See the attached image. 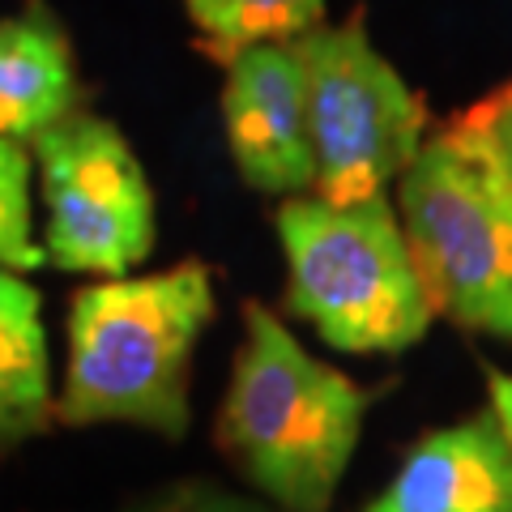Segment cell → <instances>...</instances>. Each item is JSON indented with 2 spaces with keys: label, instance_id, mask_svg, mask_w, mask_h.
Here are the masks:
<instances>
[{
  "label": "cell",
  "instance_id": "obj_1",
  "mask_svg": "<svg viewBox=\"0 0 512 512\" xmlns=\"http://www.w3.org/2000/svg\"><path fill=\"white\" fill-rule=\"evenodd\" d=\"M372 397L342 367L316 359L282 316L248 299L214 440L261 500L282 512H329Z\"/></svg>",
  "mask_w": 512,
  "mask_h": 512
},
{
  "label": "cell",
  "instance_id": "obj_2",
  "mask_svg": "<svg viewBox=\"0 0 512 512\" xmlns=\"http://www.w3.org/2000/svg\"><path fill=\"white\" fill-rule=\"evenodd\" d=\"M214 316V274L205 261L82 286L69 303V363L56 423H128L184 440L192 423V350Z\"/></svg>",
  "mask_w": 512,
  "mask_h": 512
},
{
  "label": "cell",
  "instance_id": "obj_3",
  "mask_svg": "<svg viewBox=\"0 0 512 512\" xmlns=\"http://www.w3.org/2000/svg\"><path fill=\"white\" fill-rule=\"evenodd\" d=\"M393 188L431 312L512 342V167L483 116L436 124Z\"/></svg>",
  "mask_w": 512,
  "mask_h": 512
},
{
  "label": "cell",
  "instance_id": "obj_4",
  "mask_svg": "<svg viewBox=\"0 0 512 512\" xmlns=\"http://www.w3.org/2000/svg\"><path fill=\"white\" fill-rule=\"evenodd\" d=\"M274 227L286 256V312L342 355H397L427 338L431 299L389 197L333 205L291 197Z\"/></svg>",
  "mask_w": 512,
  "mask_h": 512
},
{
  "label": "cell",
  "instance_id": "obj_5",
  "mask_svg": "<svg viewBox=\"0 0 512 512\" xmlns=\"http://www.w3.org/2000/svg\"><path fill=\"white\" fill-rule=\"evenodd\" d=\"M316 154V197L355 205L389 197L431 133L423 94L367 35L363 13L325 22L295 43Z\"/></svg>",
  "mask_w": 512,
  "mask_h": 512
},
{
  "label": "cell",
  "instance_id": "obj_6",
  "mask_svg": "<svg viewBox=\"0 0 512 512\" xmlns=\"http://www.w3.org/2000/svg\"><path fill=\"white\" fill-rule=\"evenodd\" d=\"M47 205L43 256L64 274L128 278L154 252V188L111 120L73 111L30 141Z\"/></svg>",
  "mask_w": 512,
  "mask_h": 512
},
{
  "label": "cell",
  "instance_id": "obj_7",
  "mask_svg": "<svg viewBox=\"0 0 512 512\" xmlns=\"http://www.w3.org/2000/svg\"><path fill=\"white\" fill-rule=\"evenodd\" d=\"M222 133L239 180L252 192L291 201L316 188V154L295 43L252 47L227 64Z\"/></svg>",
  "mask_w": 512,
  "mask_h": 512
},
{
  "label": "cell",
  "instance_id": "obj_8",
  "mask_svg": "<svg viewBox=\"0 0 512 512\" xmlns=\"http://www.w3.org/2000/svg\"><path fill=\"white\" fill-rule=\"evenodd\" d=\"M363 512H512V427L487 406L436 427Z\"/></svg>",
  "mask_w": 512,
  "mask_h": 512
},
{
  "label": "cell",
  "instance_id": "obj_9",
  "mask_svg": "<svg viewBox=\"0 0 512 512\" xmlns=\"http://www.w3.org/2000/svg\"><path fill=\"white\" fill-rule=\"evenodd\" d=\"M82 111L73 39L47 0H26L0 18V137L30 146Z\"/></svg>",
  "mask_w": 512,
  "mask_h": 512
},
{
  "label": "cell",
  "instance_id": "obj_10",
  "mask_svg": "<svg viewBox=\"0 0 512 512\" xmlns=\"http://www.w3.org/2000/svg\"><path fill=\"white\" fill-rule=\"evenodd\" d=\"M52 419L56 393L39 291L0 269V453L43 436Z\"/></svg>",
  "mask_w": 512,
  "mask_h": 512
},
{
  "label": "cell",
  "instance_id": "obj_11",
  "mask_svg": "<svg viewBox=\"0 0 512 512\" xmlns=\"http://www.w3.org/2000/svg\"><path fill=\"white\" fill-rule=\"evenodd\" d=\"M325 9L329 0H184L201 52L222 64L252 47L299 43L325 26Z\"/></svg>",
  "mask_w": 512,
  "mask_h": 512
},
{
  "label": "cell",
  "instance_id": "obj_12",
  "mask_svg": "<svg viewBox=\"0 0 512 512\" xmlns=\"http://www.w3.org/2000/svg\"><path fill=\"white\" fill-rule=\"evenodd\" d=\"M30 146L0 137V269L30 274L47 265L43 244H35L30 222Z\"/></svg>",
  "mask_w": 512,
  "mask_h": 512
},
{
  "label": "cell",
  "instance_id": "obj_13",
  "mask_svg": "<svg viewBox=\"0 0 512 512\" xmlns=\"http://www.w3.org/2000/svg\"><path fill=\"white\" fill-rule=\"evenodd\" d=\"M124 512H274V508L222 483H210V478H175L167 487L133 495Z\"/></svg>",
  "mask_w": 512,
  "mask_h": 512
},
{
  "label": "cell",
  "instance_id": "obj_14",
  "mask_svg": "<svg viewBox=\"0 0 512 512\" xmlns=\"http://www.w3.org/2000/svg\"><path fill=\"white\" fill-rule=\"evenodd\" d=\"M474 111L483 116V124L491 128V137L500 141V150L508 158V167H512V77L504 86H495L487 99H478Z\"/></svg>",
  "mask_w": 512,
  "mask_h": 512
}]
</instances>
